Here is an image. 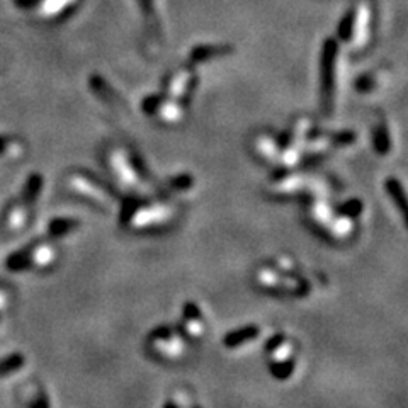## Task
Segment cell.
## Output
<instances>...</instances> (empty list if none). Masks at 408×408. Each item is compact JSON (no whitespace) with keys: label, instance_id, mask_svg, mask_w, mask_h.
<instances>
[{"label":"cell","instance_id":"1","mask_svg":"<svg viewBox=\"0 0 408 408\" xmlns=\"http://www.w3.org/2000/svg\"><path fill=\"white\" fill-rule=\"evenodd\" d=\"M175 209L165 203H126L121 211V223L135 230H148L172 222Z\"/></svg>","mask_w":408,"mask_h":408},{"label":"cell","instance_id":"2","mask_svg":"<svg viewBox=\"0 0 408 408\" xmlns=\"http://www.w3.org/2000/svg\"><path fill=\"white\" fill-rule=\"evenodd\" d=\"M337 41L333 38L325 39L320 58V97L322 109L325 114H332L336 101V64H337Z\"/></svg>","mask_w":408,"mask_h":408},{"label":"cell","instance_id":"3","mask_svg":"<svg viewBox=\"0 0 408 408\" xmlns=\"http://www.w3.org/2000/svg\"><path fill=\"white\" fill-rule=\"evenodd\" d=\"M108 168L123 186L138 187L143 179V165L136 155H130L123 148H111L108 152Z\"/></svg>","mask_w":408,"mask_h":408},{"label":"cell","instance_id":"4","mask_svg":"<svg viewBox=\"0 0 408 408\" xmlns=\"http://www.w3.org/2000/svg\"><path fill=\"white\" fill-rule=\"evenodd\" d=\"M70 186L77 194L84 196L86 200H90L92 203L104 208H111L116 203V196L104 186L99 179L92 177L86 172H77L70 177Z\"/></svg>","mask_w":408,"mask_h":408},{"label":"cell","instance_id":"5","mask_svg":"<svg viewBox=\"0 0 408 408\" xmlns=\"http://www.w3.org/2000/svg\"><path fill=\"white\" fill-rule=\"evenodd\" d=\"M143 113L148 114V116L157 117L162 123L167 124H175L181 123L186 109H184L182 102L174 101V99L167 97V95H146L142 102Z\"/></svg>","mask_w":408,"mask_h":408},{"label":"cell","instance_id":"6","mask_svg":"<svg viewBox=\"0 0 408 408\" xmlns=\"http://www.w3.org/2000/svg\"><path fill=\"white\" fill-rule=\"evenodd\" d=\"M148 344L157 356L168 359V361L181 359L187 351V345L181 333L171 329H157L150 336Z\"/></svg>","mask_w":408,"mask_h":408},{"label":"cell","instance_id":"7","mask_svg":"<svg viewBox=\"0 0 408 408\" xmlns=\"http://www.w3.org/2000/svg\"><path fill=\"white\" fill-rule=\"evenodd\" d=\"M371 24H373V9L369 2L362 0L354 7V26H352V38L349 41L352 50L361 51L369 45Z\"/></svg>","mask_w":408,"mask_h":408},{"label":"cell","instance_id":"8","mask_svg":"<svg viewBox=\"0 0 408 408\" xmlns=\"http://www.w3.org/2000/svg\"><path fill=\"white\" fill-rule=\"evenodd\" d=\"M196 73H194L193 67H184L177 70L175 73H172L171 79L167 80V86H165V94L167 97L174 99L177 102H187L189 101L191 94H193L194 86H196Z\"/></svg>","mask_w":408,"mask_h":408},{"label":"cell","instance_id":"9","mask_svg":"<svg viewBox=\"0 0 408 408\" xmlns=\"http://www.w3.org/2000/svg\"><path fill=\"white\" fill-rule=\"evenodd\" d=\"M233 48L230 45H200L194 46L189 53V65L196 67V65L208 64V61L216 60V58H223L230 55Z\"/></svg>","mask_w":408,"mask_h":408},{"label":"cell","instance_id":"10","mask_svg":"<svg viewBox=\"0 0 408 408\" xmlns=\"http://www.w3.org/2000/svg\"><path fill=\"white\" fill-rule=\"evenodd\" d=\"M253 148H255V152L259 153L264 160L278 162L279 155H281V148H279L278 138L267 133H260L255 136Z\"/></svg>","mask_w":408,"mask_h":408},{"label":"cell","instance_id":"11","mask_svg":"<svg viewBox=\"0 0 408 408\" xmlns=\"http://www.w3.org/2000/svg\"><path fill=\"white\" fill-rule=\"evenodd\" d=\"M184 329L191 337H201L204 332V320L201 317V311L197 310L194 303H187L184 307Z\"/></svg>","mask_w":408,"mask_h":408},{"label":"cell","instance_id":"12","mask_svg":"<svg viewBox=\"0 0 408 408\" xmlns=\"http://www.w3.org/2000/svg\"><path fill=\"white\" fill-rule=\"evenodd\" d=\"M308 215H310V218L313 220L315 225L323 228V230H327V226L330 225V222H332L333 216H336L337 213L333 211V209L329 206V203H325L322 197H317V200L310 204V208H308Z\"/></svg>","mask_w":408,"mask_h":408},{"label":"cell","instance_id":"13","mask_svg":"<svg viewBox=\"0 0 408 408\" xmlns=\"http://www.w3.org/2000/svg\"><path fill=\"white\" fill-rule=\"evenodd\" d=\"M267 352H269V358L272 364L279 362H288L293 361V352H295V345L289 339H274V342H269L267 345Z\"/></svg>","mask_w":408,"mask_h":408},{"label":"cell","instance_id":"14","mask_svg":"<svg viewBox=\"0 0 408 408\" xmlns=\"http://www.w3.org/2000/svg\"><path fill=\"white\" fill-rule=\"evenodd\" d=\"M327 230H329L330 237H333L336 240H345L354 231V222L344 215H336L330 225L327 226Z\"/></svg>","mask_w":408,"mask_h":408},{"label":"cell","instance_id":"15","mask_svg":"<svg viewBox=\"0 0 408 408\" xmlns=\"http://www.w3.org/2000/svg\"><path fill=\"white\" fill-rule=\"evenodd\" d=\"M77 3H79V0H43L39 7L43 10V16L58 17L64 16L65 12H70Z\"/></svg>","mask_w":408,"mask_h":408},{"label":"cell","instance_id":"16","mask_svg":"<svg viewBox=\"0 0 408 408\" xmlns=\"http://www.w3.org/2000/svg\"><path fill=\"white\" fill-rule=\"evenodd\" d=\"M90 89L94 90V94L97 95L101 101H104L106 104H119V97H117L116 94H114V90L111 89V87L108 86V84L104 82V80L101 79L99 75H92L90 77V82H89Z\"/></svg>","mask_w":408,"mask_h":408},{"label":"cell","instance_id":"17","mask_svg":"<svg viewBox=\"0 0 408 408\" xmlns=\"http://www.w3.org/2000/svg\"><path fill=\"white\" fill-rule=\"evenodd\" d=\"M259 333L260 330L255 329V327H245V329L235 330V332L228 333L225 337V344L226 347H238V345H244L247 344V342L253 340Z\"/></svg>","mask_w":408,"mask_h":408},{"label":"cell","instance_id":"18","mask_svg":"<svg viewBox=\"0 0 408 408\" xmlns=\"http://www.w3.org/2000/svg\"><path fill=\"white\" fill-rule=\"evenodd\" d=\"M373 145L376 153L380 155H388L391 150V138H389L388 128L385 124H378L373 131Z\"/></svg>","mask_w":408,"mask_h":408},{"label":"cell","instance_id":"19","mask_svg":"<svg viewBox=\"0 0 408 408\" xmlns=\"http://www.w3.org/2000/svg\"><path fill=\"white\" fill-rule=\"evenodd\" d=\"M386 191H388L389 197L393 200V203L396 204V208L400 209L402 216H405V209H407V197H405V191H403L402 184H400L396 179H388L386 181Z\"/></svg>","mask_w":408,"mask_h":408},{"label":"cell","instance_id":"20","mask_svg":"<svg viewBox=\"0 0 408 408\" xmlns=\"http://www.w3.org/2000/svg\"><path fill=\"white\" fill-rule=\"evenodd\" d=\"M55 257H57V252H55V249L51 245L39 244L38 247L32 250L31 260L35 262V266L48 267L50 264L55 262Z\"/></svg>","mask_w":408,"mask_h":408},{"label":"cell","instance_id":"21","mask_svg":"<svg viewBox=\"0 0 408 408\" xmlns=\"http://www.w3.org/2000/svg\"><path fill=\"white\" fill-rule=\"evenodd\" d=\"M138 3L143 16H145L146 24L150 26V29H152L153 32H159V21H157L155 2H153V0H138Z\"/></svg>","mask_w":408,"mask_h":408},{"label":"cell","instance_id":"22","mask_svg":"<svg viewBox=\"0 0 408 408\" xmlns=\"http://www.w3.org/2000/svg\"><path fill=\"white\" fill-rule=\"evenodd\" d=\"M41 187H43V177H41V175L32 174L31 177L28 179V182H26L24 200L28 201V203L35 201L36 197H38V194L41 193Z\"/></svg>","mask_w":408,"mask_h":408},{"label":"cell","instance_id":"23","mask_svg":"<svg viewBox=\"0 0 408 408\" xmlns=\"http://www.w3.org/2000/svg\"><path fill=\"white\" fill-rule=\"evenodd\" d=\"M352 26H354V9L349 10L344 17L340 19L339 28H337V35L344 43H349L352 38Z\"/></svg>","mask_w":408,"mask_h":408},{"label":"cell","instance_id":"24","mask_svg":"<svg viewBox=\"0 0 408 408\" xmlns=\"http://www.w3.org/2000/svg\"><path fill=\"white\" fill-rule=\"evenodd\" d=\"M193 175H177V177L171 179V182H168V189L174 191V193H186V191L193 189Z\"/></svg>","mask_w":408,"mask_h":408},{"label":"cell","instance_id":"25","mask_svg":"<svg viewBox=\"0 0 408 408\" xmlns=\"http://www.w3.org/2000/svg\"><path fill=\"white\" fill-rule=\"evenodd\" d=\"M330 139L333 146H349L356 143L358 135L354 131H336V133H330Z\"/></svg>","mask_w":408,"mask_h":408},{"label":"cell","instance_id":"26","mask_svg":"<svg viewBox=\"0 0 408 408\" xmlns=\"http://www.w3.org/2000/svg\"><path fill=\"white\" fill-rule=\"evenodd\" d=\"M381 80L378 75H364L361 79L358 80V84H356V89L359 92H362V94H367V92H373L376 87H380Z\"/></svg>","mask_w":408,"mask_h":408},{"label":"cell","instance_id":"27","mask_svg":"<svg viewBox=\"0 0 408 408\" xmlns=\"http://www.w3.org/2000/svg\"><path fill=\"white\" fill-rule=\"evenodd\" d=\"M361 213H362V203H361V201H358V200L347 201V203H344L339 208V215L347 216V218H351V220L358 218V216L361 215Z\"/></svg>","mask_w":408,"mask_h":408},{"label":"cell","instance_id":"28","mask_svg":"<svg viewBox=\"0 0 408 408\" xmlns=\"http://www.w3.org/2000/svg\"><path fill=\"white\" fill-rule=\"evenodd\" d=\"M77 225H79V222H75V220H55V222H51L50 230L51 233L55 235H64L68 233V231Z\"/></svg>","mask_w":408,"mask_h":408},{"label":"cell","instance_id":"29","mask_svg":"<svg viewBox=\"0 0 408 408\" xmlns=\"http://www.w3.org/2000/svg\"><path fill=\"white\" fill-rule=\"evenodd\" d=\"M43 0H16V6L21 7V9H29V7L39 6Z\"/></svg>","mask_w":408,"mask_h":408},{"label":"cell","instance_id":"30","mask_svg":"<svg viewBox=\"0 0 408 408\" xmlns=\"http://www.w3.org/2000/svg\"><path fill=\"white\" fill-rule=\"evenodd\" d=\"M12 139L10 138H6V136H0V153H6L7 148H9V145H12Z\"/></svg>","mask_w":408,"mask_h":408}]
</instances>
